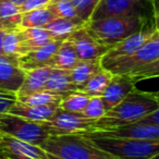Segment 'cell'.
Wrapping results in <instances>:
<instances>
[{
  "mask_svg": "<svg viewBox=\"0 0 159 159\" xmlns=\"http://www.w3.org/2000/svg\"><path fill=\"white\" fill-rule=\"evenodd\" d=\"M128 76H130L133 80V82L135 84L141 82V81H144V80L159 77V58L155 61L135 70L134 72L128 74Z\"/></svg>",
  "mask_w": 159,
  "mask_h": 159,
  "instance_id": "f546056e",
  "label": "cell"
},
{
  "mask_svg": "<svg viewBox=\"0 0 159 159\" xmlns=\"http://www.w3.org/2000/svg\"><path fill=\"white\" fill-rule=\"evenodd\" d=\"M63 97L64 96L59 95V94H56V93H52V92L43 89V91L32 93V94H30V95L18 97V102H23V104H26V105H32V106L59 107Z\"/></svg>",
  "mask_w": 159,
  "mask_h": 159,
  "instance_id": "d4e9b609",
  "label": "cell"
},
{
  "mask_svg": "<svg viewBox=\"0 0 159 159\" xmlns=\"http://www.w3.org/2000/svg\"><path fill=\"white\" fill-rule=\"evenodd\" d=\"M48 6L52 10L57 19H70V20L79 19L75 8L73 7L70 0H51Z\"/></svg>",
  "mask_w": 159,
  "mask_h": 159,
  "instance_id": "f1b7e54d",
  "label": "cell"
},
{
  "mask_svg": "<svg viewBox=\"0 0 159 159\" xmlns=\"http://www.w3.org/2000/svg\"><path fill=\"white\" fill-rule=\"evenodd\" d=\"M24 76L25 71L19 66V57L0 55V89L18 93Z\"/></svg>",
  "mask_w": 159,
  "mask_h": 159,
  "instance_id": "4fadbf2b",
  "label": "cell"
},
{
  "mask_svg": "<svg viewBox=\"0 0 159 159\" xmlns=\"http://www.w3.org/2000/svg\"><path fill=\"white\" fill-rule=\"evenodd\" d=\"M0 156L6 159H48L40 146L0 133Z\"/></svg>",
  "mask_w": 159,
  "mask_h": 159,
  "instance_id": "8fae6325",
  "label": "cell"
},
{
  "mask_svg": "<svg viewBox=\"0 0 159 159\" xmlns=\"http://www.w3.org/2000/svg\"><path fill=\"white\" fill-rule=\"evenodd\" d=\"M19 35H20L21 45H22V55L45 46L53 40L50 34L44 27L20 29Z\"/></svg>",
  "mask_w": 159,
  "mask_h": 159,
  "instance_id": "d6986e66",
  "label": "cell"
},
{
  "mask_svg": "<svg viewBox=\"0 0 159 159\" xmlns=\"http://www.w3.org/2000/svg\"><path fill=\"white\" fill-rule=\"evenodd\" d=\"M83 135L96 147L117 159H152L159 154V142L102 136L95 133Z\"/></svg>",
  "mask_w": 159,
  "mask_h": 159,
  "instance_id": "277c9868",
  "label": "cell"
},
{
  "mask_svg": "<svg viewBox=\"0 0 159 159\" xmlns=\"http://www.w3.org/2000/svg\"><path fill=\"white\" fill-rule=\"evenodd\" d=\"M0 159H5V158H3V157H1V156H0Z\"/></svg>",
  "mask_w": 159,
  "mask_h": 159,
  "instance_id": "7bdbcfd3",
  "label": "cell"
},
{
  "mask_svg": "<svg viewBox=\"0 0 159 159\" xmlns=\"http://www.w3.org/2000/svg\"><path fill=\"white\" fill-rule=\"evenodd\" d=\"M89 96L81 91H74L66 95L61 100L59 108L71 112L82 113L85 107L87 106L89 100Z\"/></svg>",
  "mask_w": 159,
  "mask_h": 159,
  "instance_id": "4316f807",
  "label": "cell"
},
{
  "mask_svg": "<svg viewBox=\"0 0 159 159\" xmlns=\"http://www.w3.org/2000/svg\"><path fill=\"white\" fill-rule=\"evenodd\" d=\"M60 43L58 40H52L49 44L34 49L19 57V66L23 71H30L34 69L50 66L51 60L59 47Z\"/></svg>",
  "mask_w": 159,
  "mask_h": 159,
  "instance_id": "9a60e30c",
  "label": "cell"
},
{
  "mask_svg": "<svg viewBox=\"0 0 159 159\" xmlns=\"http://www.w3.org/2000/svg\"><path fill=\"white\" fill-rule=\"evenodd\" d=\"M106 112L107 110L105 108V105L102 97H91L87 106L83 110L82 115L84 117L89 118V119L97 121V120L102 119V117H105Z\"/></svg>",
  "mask_w": 159,
  "mask_h": 159,
  "instance_id": "1f68e13d",
  "label": "cell"
},
{
  "mask_svg": "<svg viewBox=\"0 0 159 159\" xmlns=\"http://www.w3.org/2000/svg\"><path fill=\"white\" fill-rule=\"evenodd\" d=\"M79 58L75 52L74 47L72 46L68 39L60 43L52 60H51V68L60 69V70L70 71L76 66L79 62Z\"/></svg>",
  "mask_w": 159,
  "mask_h": 159,
  "instance_id": "7402d4cb",
  "label": "cell"
},
{
  "mask_svg": "<svg viewBox=\"0 0 159 159\" xmlns=\"http://www.w3.org/2000/svg\"><path fill=\"white\" fill-rule=\"evenodd\" d=\"M22 12L20 7L9 0H0V22L5 31H18L21 29Z\"/></svg>",
  "mask_w": 159,
  "mask_h": 159,
  "instance_id": "603a6c76",
  "label": "cell"
},
{
  "mask_svg": "<svg viewBox=\"0 0 159 159\" xmlns=\"http://www.w3.org/2000/svg\"><path fill=\"white\" fill-rule=\"evenodd\" d=\"M0 30H3V27H2V24H1V22H0Z\"/></svg>",
  "mask_w": 159,
  "mask_h": 159,
  "instance_id": "b9f144b4",
  "label": "cell"
},
{
  "mask_svg": "<svg viewBox=\"0 0 159 159\" xmlns=\"http://www.w3.org/2000/svg\"><path fill=\"white\" fill-rule=\"evenodd\" d=\"M58 108L59 107L53 106H32V105L16 102L10 109L9 113L25 118L31 121L45 122L52 118Z\"/></svg>",
  "mask_w": 159,
  "mask_h": 159,
  "instance_id": "e0dca14e",
  "label": "cell"
},
{
  "mask_svg": "<svg viewBox=\"0 0 159 159\" xmlns=\"http://www.w3.org/2000/svg\"><path fill=\"white\" fill-rule=\"evenodd\" d=\"M6 33H7V31H5V30H0V55L2 53V43H3V37H5Z\"/></svg>",
  "mask_w": 159,
  "mask_h": 159,
  "instance_id": "8d00e7d4",
  "label": "cell"
},
{
  "mask_svg": "<svg viewBox=\"0 0 159 159\" xmlns=\"http://www.w3.org/2000/svg\"><path fill=\"white\" fill-rule=\"evenodd\" d=\"M149 3L152 8V16L155 20L154 27L159 33V0H149Z\"/></svg>",
  "mask_w": 159,
  "mask_h": 159,
  "instance_id": "d590c367",
  "label": "cell"
},
{
  "mask_svg": "<svg viewBox=\"0 0 159 159\" xmlns=\"http://www.w3.org/2000/svg\"><path fill=\"white\" fill-rule=\"evenodd\" d=\"M51 70H52L51 66H44V68L25 71L24 80L20 89L16 93V96L21 97L45 89V85L50 75Z\"/></svg>",
  "mask_w": 159,
  "mask_h": 159,
  "instance_id": "2e32d148",
  "label": "cell"
},
{
  "mask_svg": "<svg viewBox=\"0 0 159 159\" xmlns=\"http://www.w3.org/2000/svg\"><path fill=\"white\" fill-rule=\"evenodd\" d=\"M137 122H141V123H152L155 124V125H159V107L156 110L148 113L147 116H145L143 119H141Z\"/></svg>",
  "mask_w": 159,
  "mask_h": 159,
  "instance_id": "e575fe53",
  "label": "cell"
},
{
  "mask_svg": "<svg viewBox=\"0 0 159 159\" xmlns=\"http://www.w3.org/2000/svg\"><path fill=\"white\" fill-rule=\"evenodd\" d=\"M0 133L38 146L50 136L43 122L31 121L9 112L0 115Z\"/></svg>",
  "mask_w": 159,
  "mask_h": 159,
  "instance_id": "5b68a950",
  "label": "cell"
},
{
  "mask_svg": "<svg viewBox=\"0 0 159 159\" xmlns=\"http://www.w3.org/2000/svg\"><path fill=\"white\" fill-rule=\"evenodd\" d=\"M94 133L98 135H102V136L159 142V125H155L152 123L135 122V123L124 124V125L102 129V130H98Z\"/></svg>",
  "mask_w": 159,
  "mask_h": 159,
  "instance_id": "30bf717a",
  "label": "cell"
},
{
  "mask_svg": "<svg viewBox=\"0 0 159 159\" xmlns=\"http://www.w3.org/2000/svg\"><path fill=\"white\" fill-rule=\"evenodd\" d=\"M40 147L48 154L63 159H117L80 134L50 135Z\"/></svg>",
  "mask_w": 159,
  "mask_h": 159,
  "instance_id": "3957f363",
  "label": "cell"
},
{
  "mask_svg": "<svg viewBox=\"0 0 159 159\" xmlns=\"http://www.w3.org/2000/svg\"><path fill=\"white\" fill-rule=\"evenodd\" d=\"M70 1L75 8L79 19L84 21L85 23L91 20L92 14L99 2V0H70Z\"/></svg>",
  "mask_w": 159,
  "mask_h": 159,
  "instance_id": "4dcf8cb0",
  "label": "cell"
},
{
  "mask_svg": "<svg viewBox=\"0 0 159 159\" xmlns=\"http://www.w3.org/2000/svg\"><path fill=\"white\" fill-rule=\"evenodd\" d=\"M50 135L89 134L98 131L95 120L84 117L82 113L71 112L58 108L50 120L43 122Z\"/></svg>",
  "mask_w": 159,
  "mask_h": 159,
  "instance_id": "8992f818",
  "label": "cell"
},
{
  "mask_svg": "<svg viewBox=\"0 0 159 159\" xmlns=\"http://www.w3.org/2000/svg\"><path fill=\"white\" fill-rule=\"evenodd\" d=\"M112 76L113 74L110 71L102 68L99 72H97L89 80L81 92L89 95V97H102Z\"/></svg>",
  "mask_w": 159,
  "mask_h": 159,
  "instance_id": "484cf974",
  "label": "cell"
},
{
  "mask_svg": "<svg viewBox=\"0 0 159 159\" xmlns=\"http://www.w3.org/2000/svg\"><path fill=\"white\" fill-rule=\"evenodd\" d=\"M102 69L100 60L79 61L76 66L70 70V77L76 91H82L86 83L97 72Z\"/></svg>",
  "mask_w": 159,
  "mask_h": 159,
  "instance_id": "ac0fdd59",
  "label": "cell"
},
{
  "mask_svg": "<svg viewBox=\"0 0 159 159\" xmlns=\"http://www.w3.org/2000/svg\"><path fill=\"white\" fill-rule=\"evenodd\" d=\"M133 80L128 75H113L110 83L102 95L105 108L107 111L111 110L120 104L135 86Z\"/></svg>",
  "mask_w": 159,
  "mask_h": 159,
  "instance_id": "5bb4252c",
  "label": "cell"
},
{
  "mask_svg": "<svg viewBox=\"0 0 159 159\" xmlns=\"http://www.w3.org/2000/svg\"><path fill=\"white\" fill-rule=\"evenodd\" d=\"M155 94H156V96L159 98V91H158V92H155Z\"/></svg>",
  "mask_w": 159,
  "mask_h": 159,
  "instance_id": "60d3db41",
  "label": "cell"
},
{
  "mask_svg": "<svg viewBox=\"0 0 159 159\" xmlns=\"http://www.w3.org/2000/svg\"><path fill=\"white\" fill-rule=\"evenodd\" d=\"M16 102H18L16 93L0 89V115L9 112Z\"/></svg>",
  "mask_w": 159,
  "mask_h": 159,
  "instance_id": "d6a6232c",
  "label": "cell"
},
{
  "mask_svg": "<svg viewBox=\"0 0 159 159\" xmlns=\"http://www.w3.org/2000/svg\"><path fill=\"white\" fill-rule=\"evenodd\" d=\"M157 33L156 29L154 26H146L144 30L137 32V33L133 34V35L129 36L122 42L118 43L113 47H111L107 53L102 58L100 62L102 66H106V64L110 63V62L117 61L120 59H124L133 53H135L149 38H152L155 34Z\"/></svg>",
  "mask_w": 159,
  "mask_h": 159,
  "instance_id": "9c48e42d",
  "label": "cell"
},
{
  "mask_svg": "<svg viewBox=\"0 0 159 159\" xmlns=\"http://www.w3.org/2000/svg\"><path fill=\"white\" fill-rule=\"evenodd\" d=\"M86 23L81 19H55L44 26V29L50 34L51 38L58 42L68 39L75 31L83 27Z\"/></svg>",
  "mask_w": 159,
  "mask_h": 159,
  "instance_id": "ffe728a7",
  "label": "cell"
},
{
  "mask_svg": "<svg viewBox=\"0 0 159 159\" xmlns=\"http://www.w3.org/2000/svg\"><path fill=\"white\" fill-rule=\"evenodd\" d=\"M48 154V152H47ZM48 159H63V158H60L58 156H55V155H51V154H48Z\"/></svg>",
  "mask_w": 159,
  "mask_h": 159,
  "instance_id": "f35d334b",
  "label": "cell"
},
{
  "mask_svg": "<svg viewBox=\"0 0 159 159\" xmlns=\"http://www.w3.org/2000/svg\"><path fill=\"white\" fill-rule=\"evenodd\" d=\"M152 159H159V154L157 155V156H155L154 158H152Z\"/></svg>",
  "mask_w": 159,
  "mask_h": 159,
  "instance_id": "ab89813d",
  "label": "cell"
},
{
  "mask_svg": "<svg viewBox=\"0 0 159 159\" xmlns=\"http://www.w3.org/2000/svg\"><path fill=\"white\" fill-rule=\"evenodd\" d=\"M5 159H6V158H5Z\"/></svg>",
  "mask_w": 159,
  "mask_h": 159,
  "instance_id": "ee69618b",
  "label": "cell"
},
{
  "mask_svg": "<svg viewBox=\"0 0 159 159\" xmlns=\"http://www.w3.org/2000/svg\"><path fill=\"white\" fill-rule=\"evenodd\" d=\"M9 1H11V2H13L14 5H16V6L20 7V6H22L24 2H26L27 0H9Z\"/></svg>",
  "mask_w": 159,
  "mask_h": 159,
  "instance_id": "74e56055",
  "label": "cell"
},
{
  "mask_svg": "<svg viewBox=\"0 0 159 159\" xmlns=\"http://www.w3.org/2000/svg\"><path fill=\"white\" fill-rule=\"evenodd\" d=\"M69 42L74 47L75 52L80 61L86 60H102V58L111 48L109 46L102 45L93 38L85 29V25L75 31L70 37Z\"/></svg>",
  "mask_w": 159,
  "mask_h": 159,
  "instance_id": "7c38bea8",
  "label": "cell"
},
{
  "mask_svg": "<svg viewBox=\"0 0 159 159\" xmlns=\"http://www.w3.org/2000/svg\"><path fill=\"white\" fill-rule=\"evenodd\" d=\"M147 2L149 0H99L89 21L143 16Z\"/></svg>",
  "mask_w": 159,
  "mask_h": 159,
  "instance_id": "ba28073f",
  "label": "cell"
},
{
  "mask_svg": "<svg viewBox=\"0 0 159 159\" xmlns=\"http://www.w3.org/2000/svg\"><path fill=\"white\" fill-rule=\"evenodd\" d=\"M159 107V98L155 92H143L134 87L118 106L107 111L105 117L97 120L98 130L135 123Z\"/></svg>",
  "mask_w": 159,
  "mask_h": 159,
  "instance_id": "6da1fadb",
  "label": "cell"
},
{
  "mask_svg": "<svg viewBox=\"0 0 159 159\" xmlns=\"http://www.w3.org/2000/svg\"><path fill=\"white\" fill-rule=\"evenodd\" d=\"M2 53L12 57H20L22 55V45L18 31H9L6 33L2 43Z\"/></svg>",
  "mask_w": 159,
  "mask_h": 159,
  "instance_id": "83f0119b",
  "label": "cell"
},
{
  "mask_svg": "<svg viewBox=\"0 0 159 159\" xmlns=\"http://www.w3.org/2000/svg\"><path fill=\"white\" fill-rule=\"evenodd\" d=\"M56 16L48 5L39 9L32 10L22 13L21 29H30V27H44L47 23L55 20Z\"/></svg>",
  "mask_w": 159,
  "mask_h": 159,
  "instance_id": "cb8c5ba5",
  "label": "cell"
},
{
  "mask_svg": "<svg viewBox=\"0 0 159 159\" xmlns=\"http://www.w3.org/2000/svg\"><path fill=\"white\" fill-rule=\"evenodd\" d=\"M147 19V16L143 14L89 21L85 24V29L99 44L113 47L129 36L148 26Z\"/></svg>",
  "mask_w": 159,
  "mask_h": 159,
  "instance_id": "7a4b0ae2",
  "label": "cell"
},
{
  "mask_svg": "<svg viewBox=\"0 0 159 159\" xmlns=\"http://www.w3.org/2000/svg\"><path fill=\"white\" fill-rule=\"evenodd\" d=\"M159 58V33L157 32L139 50L124 59L110 62L102 68L113 75H128L135 70L155 61Z\"/></svg>",
  "mask_w": 159,
  "mask_h": 159,
  "instance_id": "52a82bcc",
  "label": "cell"
},
{
  "mask_svg": "<svg viewBox=\"0 0 159 159\" xmlns=\"http://www.w3.org/2000/svg\"><path fill=\"white\" fill-rule=\"evenodd\" d=\"M50 1L51 0H27L26 2H24L22 6H20V10L22 13H24V12H29L32 11V10L46 7Z\"/></svg>",
  "mask_w": 159,
  "mask_h": 159,
  "instance_id": "836d02e7",
  "label": "cell"
},
{
  "mask_svg": "<svg viewBox=\"0 0 159 159\" xmlns=\"http://www.w3.org/2000/svg\"><path fill=\"white\" fill-rule=\"evenodd\" d=\"M45 89L59 95L66 96L71 92L76 91L70 77V71L52 68L47 80Z\"/></svg>",
  "mask_w": 159,
  "mask_h": 159,
  "instance_id": "44dd1931",
  "label": "cell"
}]
</instances>
